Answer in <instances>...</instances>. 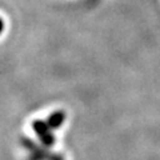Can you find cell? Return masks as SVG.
Listing matches in <instances>:
<instances>
[{"mask_svg": "<svg viewBox=\"0 0 160 160\" xmlns=\"http://www.w3.org/2000/svg\"><path fill=\"white\" fill-rule=\"evenodd\" d=\"M35 131L39 133V136L42 138V140H44L47 144H51L52 143V136L49 135L48 132V128L44 123L42 122H35Z\"/></svg>", "mask_w": 160, "mask_h": 160, "instance_id": "6da1fadb", "label": "cell"}, {"mask_svg": "<svg viewBox=\"0 0 160 160\" xmlns=\"http://www.w3.org/2000/svg\"><path fill=\"white\" fill-rule=\"evenodd\" d=\"M2 29H3V20L0 19V32H2Z\"/></svg>", "mask_w": 160, "mask_h": 160, "instance_id": "3957f363", "label": "cell"}, {"mask_svg": "<svg viewBox=\"0 0 160 160\" xmlns=\"http://www.w3.org/2000/svg\"><path fill=\"white\" fill-rule=\"evenodd\" d=\"M63 120H64V113L59 111V112H55V113H52L51 116H49L48 124H49V127L56 128V127H59L60 124L63 123Z\"/></svg>", "mask_w": 160, "mask_h": 160, "instance_id": "7a4b0ae2", "label": "cell"}]
</instances>
